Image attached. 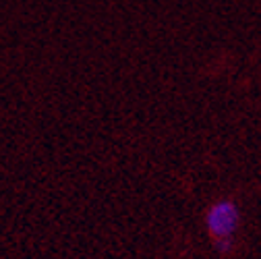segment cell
<instances>
[{"mask_svg": "<svg viewBox=\"0 0 261 259\" xmlns=\"http://www.w3.org/2000/svg\"><path fill=\"white\" fill-rule=\"evenodd\" d=\"M241 226V214L232 199H222L212 203L205 214V228L218 249H230L232 239Z\"/></svg>", "mask_w": 261, "mask_h": 259, "instance_id": "1", "label": "cell"}]
</instances>
